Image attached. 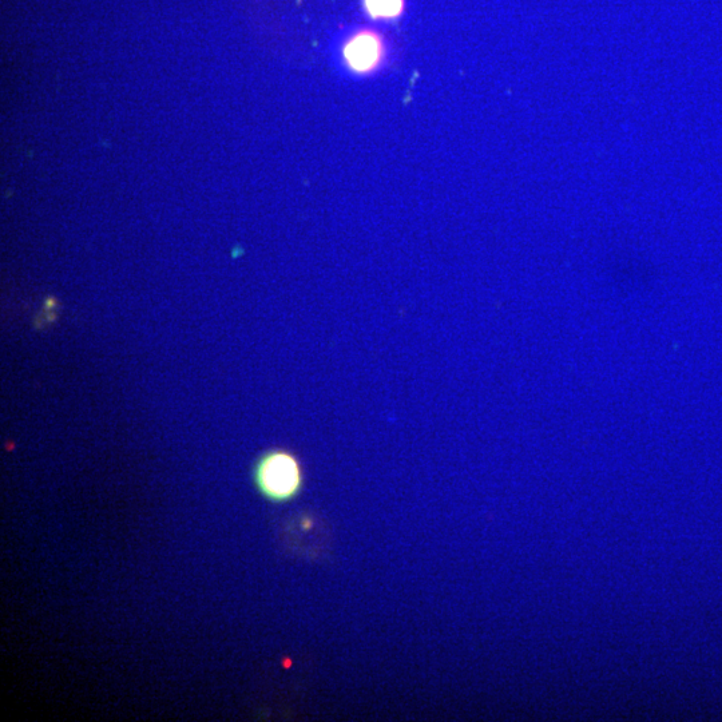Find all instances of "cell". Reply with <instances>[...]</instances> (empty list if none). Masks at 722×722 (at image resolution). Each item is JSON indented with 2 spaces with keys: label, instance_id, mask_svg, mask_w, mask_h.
I'll return each mask as SVG.
<instances>
[{
  "label": "cell",
  "instance_id": "cell-1",
  "mask_svg": "<svg viewBox=\"0 0 722 722\" xmlns=\"http://www.w3.org/2000/svg\"><path fill=\"white\" fill-rule=\"evenodd\" d=\"M253 480L268 501L285 503L295 499L304 486V472L299 459L285 450H272L256 463Z\"/></svg>",
  "mask_w": 722,
  "mask_h": 722
},
{
  "label": "cell",
  "instance_id": "cell-2",
  "mask_svg": "<svg viewBox=\"0 0 722 722\" xmlns=\"http://www.w3.org/2000/svg\"><path fill=\"white\" fill-rule=\"evenodd\" d=\"M343 57L352 73L368 75L378 70L386 57L382 35L374 30H361L345 43Z\"/></svg>",
  "mask_w": 722,
  "mask_h": 722
},
{
  "label": "cell",
  "instance_id": "cell-3",
  "mask_svg": "<svg viewBox=\"0 0 722 722\" xmlns=\"http://www.w3.org/2000/svg\"><path fill=\"white\" fill-rule=\"evenodd\" d=\"M363 5L372 19H382V21L399 18L406 9L404 0H363Z\"/></svg>",
  "mask_w": 722,
  "mask_h": 722
}]
</instances>
